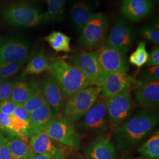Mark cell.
Listing matches in <instances>:
<instances>
[{
	"instance_id": "obj_1",
	"label": "cell",
	"mask_w": 159,
	"mask_h": 159,
	"mask_svg": "<svg viewBox=\"0 0 159 159\" xmlns=\"http://www.w3.org/2000/svg\"><path fill=\"white\" fill-rule=\"evenodd\" d=\"M157 112L140 110L116 128L112 137L117 150L127 152L137 147L151 134L159 123Z\"/></svg>"
},
{
	"instance_id": "obj_2",
	"label": "cell",
	"mask_w": 159,
	"mask_h": 159,
	"mask_svg": "<svg viewBox=\"0 0 159 159\" xmlns=\"http://www.w3.org/2000/svg\"><path fill=\"white\" fill-rule=\"evenodd\" d=\"M76 130L80 135L105 137L113 127L108 119L105 98L100 95L87 113L80 120Z\"/></svg>"
},
{
	"instance_id": "obj_3",
	"label": "cell",
	"mask_w": 159,
	"mask_h": 159,
	"mask_svg": "<svg viewBox=\"0 0 159 159\" xmlns=\"http://www.w3.org/2000/svg\"><path fill=\"white\" fill-rule=\"evenodd\" d=\"M48 70L68 97L84 88L93 85L79 68L63 59H57L50 63Z\"/></svg>"
},
{
	"instance_id": "obj_4",
	"label": "cell",
	"mask_w": 159,
	"mask_h": 159,
	"mask_svg": "<svg viewBox=\"0 0 159 159\" xmlns=\"http://www.w3.org/2000/svg\"><path fill=\"white\" fill-rule=\"evenodd\" d=\"M110 19L104 13H94L90 20L81 30L80 47L85 51H93L104 45L107 35Z\"/></svg>"
},
{
	"instance_id": "obj_5",
	"label": "cell",
	"mask_w": 159,
	"mask_h": 159,
	"mask_svg": "<svg viewBox=\"0 0 159 159\" xmlns=\"http://www.w3.org/2000/svg\"><path fill=\"white\" fill-rule=\"evenodd\" d=\"M101 91L102 88L92 85L68 97L63 110V116L73 123L79 121L96 102Z\"/></svg>"
},
{
	"instance_id": "obj_6",
	"label": "cell",
	"mask_w": 159,
	"mask_h": 159,
	"mask_svg": "<svg viewBox=\"0 0 159 159\" xmlns=\"http://www.w3.org/2000/svg\"><path fill=\"white\" fill-rule=\"evenodd\" d=\"M1 15L7 23L18 27H34L44 23L43 14L37 8L25 4L7 7Z\"/></svg>"
},
{
	"instance_id": "obj_7",
	"label": "cell",
	"mask_w": 159,
	"mask_h": 159,
	"mask_svg": "<svg viewBox=\"0 0 159 159\" xmlns=\"http://www.w3.org/2000/svg\"><path fill=\"white\" fill-rule=\"evenodd\" d=\"M70 62L85 75L93 85L102 88L107 74L101 67L95 52L77 51L70 57Z\"/></svg>"
},
{
	"instance_id": "obj_8",
	"label": "cell",
	"mask_w": 159,
	"mask_h": 159,
	"mask_svg": "<svg viewBox=\"0 0 159 159\" xmlns=\"http://www.w3.org/2000/svg\"><path fill=\"white\" fill-rule=\"evenodd\" d=\"M105 100L108 119L113 128L119 127L130 117L133 102L130 90L105 98Z\"/></svg>"
},
{
	"instance_id": "obj_9",
	"label": "cell",
	"mask_w": 159,
	"mask_h": 159,
	"mask_svg": "<svg viewBox=\"0 0 159 159\" xmlns=\"http://www.w3.org/2000/svg\"><path fill=\"white\" fill-rule=\"evenodd\" d=\"M45 131L52 140L63 146L74 150L80 147L81 136L76 130L74 123L64 116L54 120Z\"/></svg>"
},
{
	"instance_id": "obj_10",
	"label": "cell",
	"mask_w": 159,
	"mask_h": 159,
	"mask_svg": "<svg viewBox=\"0 0 159 159\" xmlns=\"http://www.w3.org/2000/svg\"><path fill=\"white\" fill-rule=\"evenodd\" d=\"M135 38L130 24L124 18H120L114 24L104 44L126 54L133 46Z\"/></svg>"
},
{
	"instance_id": "obj_11",
	"label": "cell",
	"mask_w": 159,
	"mask_h": 159,
	"mask_svg": "<svg viewBox=\"0 0 159 159\" xmlns=\"http://www.w3.org/2000/svg\"><path fill=\"white\" fill-rule=\"evenodd\" d=\"M97 60L106 74L127 73L129 64L126 54L112 47L103 45L95 52Z\"/></svg>"
},
{
	"instance_id": "obj_12",
	"label": "cell",
	"mask_w": 159,
	"mask_h": 159,
	"mask_svg": "<svg viewBox=\"0 0 159 159\" xmlns=\"http://www.w3.org/2000/svg\"><path fill=\"white\" fill-rule=\"evenodd\" d=\"M31 55V46L27 41L10 39L0 41V66L13 62H26Z\"/></svg>"
},
{
	"instance_id": "obj_13",
	"label": "cell",
	"mask_w": 159,
	"mask_h": 159,
	"mask_svg": "<svg viewBox=\"0 0 159 159\" xmlns=\"http://www.w3.org/2000/svg\"><path fill=\"white\" fill-rule=\"evenodd\" d=\"M42 94L46 103L57 117L61 114L66 104V94L56 79L50 75L44 80L41 88Z\"/></svg>"
},
{
	"instance_id": "obj_14",
	"label": "cell",
	"mask_w": 159,
	"mask_h": 159,
	"mask_svg": "<svg viewBox=\"0 0 159 159\" xmlns=\"http://www.w3.org/2000/svg\"><path fill=\"white\" fill-rule=\"evenodd\" d=\"M45 130L30 138L29 144L33 152L49 159H67L66 152L57 146Z\"/></svg>"
},
{
	"instance_id": "obj_15",
	"label": "cell",
	"mask_w": 159,
	"mask_h": 159,
	"mask_svg": "<svg viewBox=\"0 0 159 159\" xmlns=\"http://www.w3.org/2000/svg\"><path fill=\"white\" fill-rule=\"evenodd\" d=\"M136 84L135 79L127 73L107 74L100 95L104 98L113 96L122 91L129 90Z\"/></svg>"
},
{
	"instance_id": "obj_16",
	"label": "cell",
	"mask_w": 159,
	"mask_h": 159,
	"mask_svg": "<svg viewBox=\"0 0 159 159\" xmlns=\"http://www.w3.org/2000/svg\"><path fill=\"white\" fill-rule=\"evenodd\" d=\"M152 0H122L121 11L125 18L131 22L142 21L153 13Z\"/></svg>"
},
{
	"instance_id": "obj_17",
	"label": "cell",
	"mask_w": 159,
	"mask_h": 159,
	"mask_svg": "<svg viewBox=\"0 0 159 159\" xmlns=\"http://www.w3.org/2000/svg\"><path fill=\"white\" fill-rule=\"evenodd\" d=\"M139 105L144 109L158 108L159 106V81L140 82L134 90Z\"/></svg>"
},
{
	"instance_id": "obj_18",
	"label": "cell",
	"mask_w": 159,
	"mask_h": 159,
	"mask_svg": "<svg viewBox=\"0 0 159 159\" xmlns=\"http://www.w3.org/2000/svg\"><path fill=\"white\" fill-rule=\"evenodd\" d=\"M57 118L46 102L43 106L30 114L26 136L30 139L35 134L45 130Z\"/></svg>"
},
{
	"instance_id": "obj_19",
	"label": "cell",
	"mask_w": 159,
	"mask_h": 159,
	"mask_svg": "<svg viewBox=\"0 0 159 159\" xmlns=\"http://www.w3.org/2000/svg\"><path fill=\"white\" fill-rule=\"evenodd\" d=\"M84 154L94 159H117L115 146L107 138H96L85 148Z\"/></svg>"
},
{
	"instance_id": "obj_20",
	"label": "cell",
	"mask_w": 159,
	"mask_h": 159,
	"mask_svg": "<svg viewBox=\"0 0 159 159\" xmlns=\"http://www.w3.org/2000/svg\"><path fill=\"white\" fill-rule=\"evenodd\" d=\"M39 88L34 81L21 79L14 81L11 100L16 104H23L33 96Z\"/></svg>"
},
{
	"instance_id": "obj_21",
	"label": "cell",
	"mask_w": 159,
	"mask_h": 159,
	"mask_svg": "<svg viewBox=\"0 0 159 159\" xmlns=\"http://www.w3.org/2000/svg\"><path fill=\"white\" fill-rule=\"evenodd\" d=\"M93 8L85 1L75 3L70 10L71 19L78 30H81L93 15Z\"/></svg>"
},
{
	"instance_id": "obj_22",
	"label": "cell",
	"mask_w": 159,
	"mask_h": 159,
	"mask_svg": "<svg viewBox=\"0 0 159 159\" xmlns=\"http://www.w3.org/2000/svg\"><path fill=\"white\" fill-rule=\"evenodd\" d=\"M6 138L9 144L11 159H27L33 153L29 142L23 140L16 134H8Z\"/></svg>"
},
{
	"instance_id": "obj_23",
	"label": "cell",
	"mask_w": 159,
	"mask_h": 159,
	"mask_svg": "<svg viewBox=\"0 0 159 159\" xmlns=\"http://www.w3.org/2000/svg\"><path fill=\"white\" fill-rule=\"evenodd\" d=\"M49 61L44 50H41L31 58L28 65L21 74L22 78L29 75L39 74L48 70Z\"/></svg>"
},
{
	"instance_id": "obj_24",
	"label": "cell",
	"mask_w": 159,
	"mask_h": 159,
	"mask_svg": "<svg viewBox=\"0 0 159 159\" xmlns=\"http://www.w3.org/2000/svg\"><path fill=\"white\" fill-rule=\"evenodd\" d=\"M47 10L43 14L44 23L62 20L67 0H46Z\"/></svg>"
},
{
	"instance_id": "obj_25",
	"label": "cell",
	"mask_w": 159,
	"mask_h": 159,
	"mask_svg": "<svg viewBox=\"0 0 159 159\" xmlns=\"http://www.w3.org/2000/svg\"><path fill=\"white\" fill-rule=\"evenodd\" d=\"M44 40L56 52L67 53L72 51L70 47L71 39L60 31H52L50 34L44 37Z\"/></svg>"
},
{
	"instance_id": "obj_26",
	"label": "cell",
	"mask_w": 159,
	"mask_h": 159,
	"mask_svg": "<svg viewBox=\"0 0 159 159\" xmlns=\"http://www.w3.org/2000/svg\"><path fill=\"white\" fill-rule=\"evenodd\" d=\"M138 152L144 157L159 159V132L157 131L138 148Z\"/></svg>"
},
{
	"instance_id": "obj_27",
	"label": "cell",
	"mask_w": 159,
	"mask_h": 159,
	"mask_svg": "<svg viewBox=\"0 0 159 159\" xmlns=\"http://www.w3.org/2000/svg\"><path fill=\"white\" fill-rule=\"evenodd\" d=\"M148 58V52L146 50V44L144 42H140L136 50L129 57V62L138 68L142 67L146 64Z\"/></svg>"
},
{
	"instance_id": "obj_28",
	"label": "cell",
	"mask_w": 159,
	"mask_h": 159,
	"mask_svg": "<svg viewBox=\"0 0 159 159\" xmlns=\"http://www.w3.org/2000/svg\"><path fill=\"white\" fill-rule=\"evenodd\" d=\"M28 129V122L20 119L14 114L12 115L10 120V130L23 140L29 142V138L25 135Z\"/></svg>"
},
{
	"instance_id": "obj_29",
	"label": "cell",
	"mask_w": 159,
	"mask_h": 159,
	"mask_svg": "<svg viewBox=\"0 0 159 159\" xmlns=\"http://www.w3.org/2000/svg\"><path fill=\"white\" fill-rule=\"evenodd\" d=\"M25 61L7 63L0 66V80L7 79L15 75L23 68Z\"/></svg>"
},
{
	"instance_id": "obj_30",
	"label": "cell",
	"mask_w": 159,
	"mask_h": 159,
	"mask_svg": "<svg viewBox=\"0 0 159 159\" xmlns=\"http://www.w3.org/2000/svg\"><path fill=\"white\" fill-rule=\"evenodd\" d=\"M46 102L39 87L34 95L31 97L27 101L23 103V105L29 113L31 114L43 106Z\"/></svg>"
},
{
	"instance_id": "obj_31",
	"label": "cell",
	"mask_w": 159,
	"mask_h": 159,
	"mask_svg": "<svg viewBox=\"0 0 159 159\" xmlns=\"http://www.w3.org/2000/svg\"><path fill=\"white\" fill-rule=\"evenodd\" d=\"M139 34L143 39L159 46V31L156 27L145 25L140 29Z\"/></svg>"
},
{
	"instance_id": "obj_32",
	"label": "cell",
	"mask_w": 159,
	"mask_h": 159,
	"mask_svg": "<svg viewBox=\"0 0 159 159\" xmlns=\"http://www.w3.org/2000/svg\"><path fill=\"white\" fill-rule=\"evenodd\" d=\"M14 81L9 79L0 80V102L11 99Z\"/></svg>"
},
{
	"instance_id": "obj_33",
	"label": "cell",
	"mask_w": 159,
	"mask_h": 159,
	"mask_svg": "<svg viewBox=\"0 0 159 159\" xmlns=\"http://www.w3.org/2000/svg\"><path fill=\"white\" fill-rule=\"evenodd\" d=\"M141 81H159V66L148 67L140 77Z\"/></svg>"
},
{
	"instance_id": "obj_34",
	"label": "cell",
	"mask_w": 159,
	"mask_h": 159,
	"mask_svg": "<svg viewBox=\"0 0 159 159\" xmlns=\"http://www.w3.org/2000/svg\"><path fill=\"white\" fill-rule=\"evenodd\" d=\"M0 159H11V152L8 141L0 131Z\"/></svg>"
},
{
	"instance_id": "obj_35",
	"label": "cell",
	"mask_w": 159,
	"mask_h": 159,
	"mask_svg": "<svg viewBox=\"0 0 159 159\" xmlns=\"http://www.w3.org/2000/svg\"><path fill=\"white\" fill-rule=\"evenodd\" d=\"M17 104L8 99L0 102V112L11 116L14 114Z\"/></svg>"
},
{
	"instance_id": "obj_36",
	"label": "cell",
	"mask_w": 159,
	"mask_h": 159,
	"mask_svg": "<svg viewBox=\"0 0 159 159\" xmlns=\"http://www.w3.org/2000/svg\"><path fill=\"white\" fill-rule=\"evenodd\" d=\"M146 65L148 67H154L159 65V48L156 46L152 51L148 54V58Z\"/></svg>"
},
{
	"instance_id": "obj_37",
	"label": "cell",
	"mask_w": 159,
	"mask_h": 159,
	"mask_svg": "<svg viewBox=\"0 0 159 159\" xmlns=\"http://www.w3.org/2000/svg\"><path fill=\"white\" fill-rule=\"evenodd\" d=\"M14 114L20 119L29 123L30 114L27 111L23 104H17Z\"/></svg>"
},
{
	"instance_id": "obj_38",
	"label": "cell",
	"mask_w": 159,
	"mask_h": 159,
	"mask_svg": "<svg viewBox=\"0 0 159 159\" xmlns=\"http://www.w3.org/2000/svg\"><path fill=\"white\" fill-rule=\"evenodd\" d=\"M10 120L11 116L6 114L0 112V127L1 131L8 133H12L10 130ZM14 133V132H13Z\"/></svg>"
},
{
	"instance_id": "obj_39",
	"label": "cell",
	"mask_w": 159,
	"mask_h": 159,
	"mask_svg": "<svg viewBox=\"0 0 159 159\" xmlns=\"http://www.w3.org/2000/svg\"><path fill=\"white\" fill-rule=\"evenodd\" d=\"M27 159H49L48 158H46L45 157H43L42 156H40V155H37V154H35L34 153L31 154L30 156H29V158Z\"/></svg>"
},
{
	"instance_id": "obj_40",
	"label": "cell",
	"mask_w": 159,
	"mask_h": 159,
	"mask_svg": "<svg viewBox=\"0 0 159 159\" xmlns=\"http://www.w3.org/2000/svg\"><path fill=\"white\" fill-rule=\"evenodd\" d=\"M76 159H94L93 158H92L91 157L89 156H87L85 154H80L78 155L77 158H75Z\"/></svg>"
},
{
	"instance_id": "obj_41",
	"label": "cell",
	"mask_w": 159,
	"mask_h": 159,
	"mask_svg": "<svg viewBox=\"0 0 159 159\" xmlns=\"http://www.w3.org/2000/svg\"><path fill=\"white\" fill-rule=\"evenodd\" d=\"M133 159H148V158H146V157H142V156H140V157H136V158H134Z\"/></svg>"
},
{
	"instance_id": "obj_42",
	"label": "cell",
	"mask_w": 159,
	"mask_h": 159,
	"mask_svg": "<svg viewBox=\"0 0 159 159\" xmlns=\"http://www.w3.org/2000/svg\"><path fill=\"white\" fill-rule=\"evenodd\" d=\"M153 1L156 3H159V0H153Z\"/></svg>"
},
{
	"instance_id": "obj_43",
	"label": "cell",
	"mask_w": 159,
	"mask_h": 159,
	"mask_svg": "<svg viewBox=\"0 0 159 159\" xmlns=\"http://www.w3.org/2000/svg\"><path fill=\"white\" fill-rule=\"evenodd\" d=\"M67 159H76L75 158H67Z\"/></svg>"
},
{
	"instance_id": "obj_44",
	"label": "cell",
	"mask_w": 159,
	"mask_h": 159,
	"mask_svg": "<svg viewBox=\"0 0 159 159\" xmlns=\"http://www.w3.org/2000/svg\"><path fill=\"white\" fill-rule=\"evenodd\" d=\"M1 131V127H0V131Z\"/></svg>"
}]
</instances>
